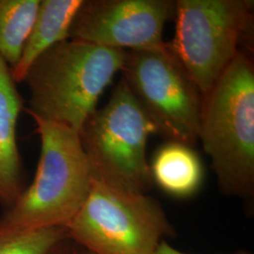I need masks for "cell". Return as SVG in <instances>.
<instances>
[{"label": "cell", "instance_id": "cell-1", "mask_svg": "<svg viewBox=\"0 0 254 254\" xmlns=\"http://www.w3.org/2000/svg\"><path fill=\"white\" fill-rule=\"evenodd\" d=\"M127 51L66 40L30 66L24 81L29 92L25 111L31 118L69 127L79 134L105 90L121 72Z\"/></svg>", "mask_w": 254, "mask_h": 254}, {"label": "cell", "instance_id": "cell-14", "mask_svg": "<svg viewBox=\"0 0 254 254\" xmlns=\"http://www.w3.org/2000/svg\"><path fill=\"white\" fill-rule=\"evenodd\" d=\"M49 254H82V250L67 237L56 246Z\"/></svg>", "mask_w": 254, "mask_h": 254}, {"label": "cell", "instance_id": "cell-11", "mask_svg": "<svg viewBox=\"0 0 254 254\" xmlns=\"http://www.w3.org/2000/svg\"><path fill=\"white\" fill-rule=\"evenodd\" d=\"M149 166L152 182L174 198H190L204 178L201 159L193 147L177 141L161 146Z\"/></svg>", "mask_w": 254, "mask_h": 254}, {"label": "cell", "instance_id": "cell-16", "mask_svg": "<svg viewBox=\"0 0 254 254\" xmlns=\"http://www.w3.org/2000/svg\"><path fill=\"white\" fill-rule=\"evenodd\" d=\"M82 250V249H81ZM82 254H89V253H87V252H85V251H83V250H82Z\"/></svg>", "mask_w": 254, "mask_h": 254}, {"label": "cell", "instance_id": "cell-6", "mask_svg": "<svg viewBox=\"0 0 254 254\" xmlns=\"http://www.w3.org/2000/svg\"><path fill=\"white\" fill-rule=\"evenodd\" d=\"M254 1L177 0L169 46L204 97L250 38Z\"/></svg>", "mask_w": 254, "mask_h": 254}, {"label": "cell", "instance_id": "cell-12", "mask_svg": "<svg viewBox=\"0 0 254 254\" xmlns=\"http://www.w3.org/2000/svg\"><path fill=\"white\" fill-rule=\"evenodd\" d=\"M39 6L40 0H0V57L10 69L18 64Z\"/></svg>", "mask_w": 254, "mask_h": 254}, {"label": "cell", "instance_id": "cell-10", "mask_svg": "<svg viewBox=\"0 0 254 254\" xmlns=\"http://www.w3.org/2000/svg\"><path fill=\"white\" fill-rule=\"evenodd\" d=\"M83 0H40L36 18L18 64L11 71L16 83L24 81L28 69L46 50L69 40L70 29Z\"/></svg>", "mask_w": 254, "mask_h": 254}, {"label": "cell", "instance_id": "cell-8", "mask_svg": "<svg viewBox=\"0 0 254 254\" xmlns=\"http://www.w3.org/2000/svg\"><path fill=\"white\" fill-rule=\"evenodd\" d=\"M174 13L172 0H83L69 40L126 51L158 48Z\"/></svg>", "mask_w": 254, "mask_h": 254}, {"label": "cell", "instance_id": "cell-3", "mask_svg": "<svg viewBox=\"0 0 254 254\" xmlns=\"http://www.w3.org/2000/svg\"><path fill=\"white\" fill-rule=\"evenodd\" d=\"M32 119L41 139L36 173L0 216V235L66 228L87 199L94 177L76 131Z\"/></svg>", "mask_w": 254, "mask_h": 254}, {"label": "cell", "instance_id": "cell-13", "mask_svg": "<svg viewBox=\"0 0 254 254\" xmlns=\"http://www.w3.org/2000/svg\"><path fill=\"white\" fill-rule=\"evenodd\" d=\"M67 237L65 228L0 235V254H49Z\"/></svg>", "mask_w": 254, "mask_h": 254}, {"label": "cell", "instance_id": "cell-5", "mask_svg": "<svg viewBox=\"0 0 254 254\" xmlns=\"http://www.w3.org/2000/svg\"><path fill=\"white\" fill-rule=\"evenodd\" d=\"M158 129L122 77L109 102L79 131L95 177L128 190L147 193L153 185L146 149Z\"/></svg>", "mask_w": 254, "mask_h": 254}, {"label": "cell", "instance_id": "cell-9", "mask_svg": "<svg viewBox=\"0 0 254 254\" xmlns=\"http://www.w3.org/2000/svg\"><path fill=\"white\" fill-rule=\"evenodd\" d=\"M25 102L9 65L0 57V203L12 205L26 189L16 128Z\"/></svg>", "mask_w": 254, "mask_h": 254}, {"label": "cell", "instance_id": "cell-2", "mask_svg": "<svg viewBox=\"0 0 254 254\" xmlns=\"http://www.w3.org/2000/svg\"><path fill=\"white\" fill-rule=\"evenodd\" d=\"M199 140L220 193L253 207L254 65L242 50L203 97Z\"/></svg>", "mask_w": 254, "mask_h": 254}, {"label": "cell", "instance_id": "cell-7", "mask_svg": "<svg viewBox=\"0 0 254 254\" xmlns=\"http://www.w3.org/2000/svg\"><path fill=\"white\" fill-rule=\"evenodd\" d=\"M121 72L158 134L191 147L197 143L203 96L169 43L158 48L127 51Z\"/></svg>", "mask_w": 254, "mask_h": 254}, {"label": "cell", "instance_id": "cell-4", "mask_svg": "<svg viewBox=\"0 0 254 254\" xmlns=\"http://www.w3.org/2000/svg\"><path fill=\"white\" fill-rule=\"evenodd\" d=\"M65 229L71 241L91 254H154L174 235L154 198L95 176L87 199Z\"/></svg>", "mask_w": 254, "mask_h": 254}, {"label": "cell", "instance_id": "cell-15", "mask_svg": "<svg viewBox=\"0 0 254 254\" xmlns=\"http://www.w3.org/2000/svg\"><path fill=\"white\" fill-rule=\"evenodd\" d=\"M154 254H187L178 251L177 249L173 248V246L170 245L166 240L161 242L160 245L156 249ZM233 254H246L245 253H236Z\"/></svg>", "mask_w": 254, "mask_h": 254}]
</instances>
